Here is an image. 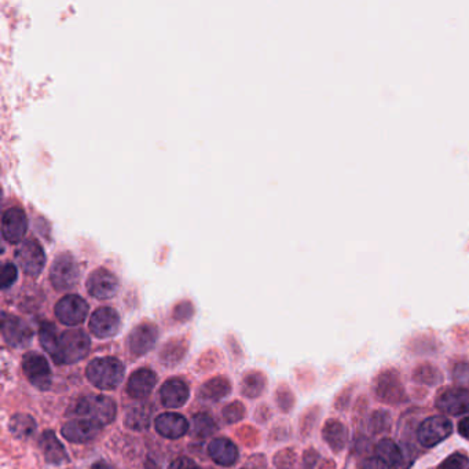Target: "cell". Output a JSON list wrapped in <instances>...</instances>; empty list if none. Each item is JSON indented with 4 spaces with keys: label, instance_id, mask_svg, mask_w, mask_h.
Instances as JSON below:
<instances>
[{
    "label": "cell",
    "instance_id": "3957f363",
    "mask_svg": "<svg viewBox=\"0 0 469 469\" xmlns=\"http://www.w3.org/2000/svg\"><path fill=\"white\" fill-rule=\"evenodd\" d=\"M90 337L81 329H70L59 335L58 365H70L81 361L90 351Z\"/></svg>",
    "mask_w": 469,
    "mask_h": 469
},
{
    "label": "cell",
    "instance_id": "2e32d148",
    "mask_svg": "<svg viewBox=\"0 0 469 469\" xmlns=\"http://www.w3.org/2000/svg\"><path fill=\"white\" fill-rule=\"evenodd\" d=\"M156 383H157L156 373L152 372L150 369L140 368L131 375L127 383V393L134 399H143L152 394Z\"/></svg>",
    "mask_w": 469,
    "mask_h": 469
},
{
    "label": "cell",
    "instance_id": "9c48e42d",
    "mask_svg": "<svg viewBox=\"0 0 469 469\" xmlns=\"http://www.w3.org/2000/svg\"><path fill=\"white\" fill-rule=\"evenodd\" d=\"M453 432V426L446 417H430L419 428V441L426 448H434L449 438Z\"/></svg>",
    "mask_w": 469,
    "mask_h": 469
},
{
    "label": "cell",
    "instance_id": "8fae6325",
    "mask_svg": "<svg viewBox=\"0 0 469 469\" xmlns=\"http://www.w3.org/2000/svg\"><path fill=\"white\" fill-rule=\"evenodd\" d=\"M28 231V218L23 209L12 207L4 211L1 218V236L10 244H18Z\"/></svg>",
    "mask_w": 469,
    "mask_h": 469
},
{
    "label": "cell",
    "instance_id": "8d00e7d4",
    "mask_svg": "<svg viewBox=\"0 0 469 469\" xmlns=\"http://www.w3.org/2000/svg\"><path fill=\"white\" fill-rule=\"evenodd\" d=\"M469 469V468H468Z\"/></svg>",
    "mask_w": 469,
    "mask_h": 469
},
{
    "label": "cell",
    "instance_id": "1f68e13d",
    "mask_svg": "<svg viewBox=\"0 0 469 469\" xmlns=\"http://www.w3.org/2000/svg\"><path fill=\"white\" fill-rule=\"evenodd\" d=\"M168 469H202L198 467L193 460L187 459V457H180L178 460H175Z\"/></svg>",
    "mask_w": 469,
    "mask_h": 469
},
{
    "label": "cell",
    "instance_id": "4dcf8cb0",
    "mask_svg": "<svg viewBox=\"0 0 469 469\" xmlns=\"http://www.w3.org/2000/svg\"><path fill=\"white\" fill-rule=\"evenodd\" d=\"M263 379H259V375H255V382H252V376L244 380V394L248 397H258L262 393L263 386H256V383H262Z\"/></svg>",
    "mask_w": 469,
    "mask_h": 469
},
{
    "label": "cell",
    "instance_id": "d4e9b609",
    "mask_svg": "<svg viewBox=\"0 0 469 469\" xmlns=\"http://www.w3.org/2000/svg\"><path fill=\"white\" fill-rule=\"evenodd\" d=\"M324 439L336 452H340L348 439V432L340 421H328L324 428Z\"/></svg>",
    "mask_w": 469,
    "mask_h": 469
},
{
    "label": "cell",
    "instance_id": "ffe728a7",
    "mask_svg": "<svg viewBox=\"0 0 469 469\" xmlns=\"http://www.w3.org/2000/svg\"><path fill=\"white\" fill-rule=\"evenodd\" d=\"M39 446H40V450H41L47 463L54 464V466H59V464L67 461V453L52 431H44L41 434L40 441H39Z\"/></svg>",
    "mask_w": 469,
    "mask_h": 469
},
{
    "label": "cell",
    "instance_id": "277c9868",
    "mask_svg": "<svg viewBox=\"0 0 469 469\" xmlns=\"http://www.w3.org/2000/svg\"><path fill=\"white\" fill-rule=\"evenodd\" d=\"M80 280V267L70 253H61L55 258L50 267V282L59 291H69L76 286Z\"/></svg>",
    "mask_w": 469,
    "mask_h": 469
},
{
    "label": "cell",
    "instance_id": "d6986e66",
    "mask_svg": "<svg viewBox=\"0 0 469 469\" xmlns=\"http://www.w3.org/2000/svg\"><path fill=\"white\" fill-rule=\"evenodd\" d=\"M208 455L220 467H231L238 460L237 446L226 438L213 439L208 446Z\"/></svg>",
    "mask_w": 469,
    "mask_h": 469
},
{
    "label": "cell",
    "instance_id": "6da1fadb",
    "mask_svg": "<svg viewBox=\"0 0 469 469\" xmlns=\"http://www.w3.org/2000/svg\"><path fill=\"white\" fill-rule=\"evenodd\" d=\"M85 376L99 390H114L124 379V365L116 358H96L88 364Z\"/></svg>",
    "mask_w": 469,
    "mask_h": 469
},
{
    "label": "cell",
    "instance_id": "836d02e7",
    "mask_svg": "<svg viewBox=\"0 0 469 469\" xmlns=\"http://www.w3.org/2000/svg\"><path fill=\"white\" fill-rule=\"evenodd\" d=\"M459 432H460V435H461L463 438H466V439H468L469 441V417H466V419H463V420L460 421V424H459Z\"/></svg>",
    "mask_w": 469,
    "mask_h": 469
},
{
    "label": "cell",
    "instance_id": "83f0119b",
    "mask_svg": "<svg viewBox=\"0 0 469 469\" xmlns=\"http://www.w3.org/2000/svg\"><path fill=\"white\" fill-rule=\"evenodd\" d=\"M18 278V270L15 267V264L12 263H4L3 264V269H1V282H0V286L3 291L11 288L15 281Z\"/></svg>",
    "mask_w": 469,
    "mask_h": 469
},
{
    "label": "cell",
    "instance_id": "4316f807",
    "mask_svg": "<svg viewBox=\"0 0 469 469\" xmlns=\"http://www.w3.org/2000/svg\"><path fill=\"white\" fill-rule=\"evenodd\" d=\"M190 431L196 438H207L216 431V424L209 415L198 413L191 420Z\"/></svg>",
    "mask_w": 469,
    "mask_h": 469
},
{
    "label": "cell",
    "instance_id": "484cf974",
    "mask_svg": "<svg viewBox=\"0 0 469 469\" xmlns=\"http://www.w3.org/2000/svg\"><path fill=\"white\" fill-rule=\"evenodd\" d=\"M231 391V387H230V383L226 380V379H212L209 380L208 383H205L201 388V398L202 399H207V401H220L223 398H226Z\"/></svg>",
    "mask_w": 469,
    "mask_h": 469
},
{
    "label": "cell",
    "instance_id": "4fadbf2b",
    "mask_svg": "<svg viewBox=\"0 0 469 469\" xmlns=\"http://www.w3.org/2000/svg\"><path fill=\"white\" fill-rule=\"evenodd\" d=\"M158 329L150 322L136 325L128 336V347L134 355L147 354L156 344Z\"/></svg>",
    "mask_w": 469,
    "mask_h": 469
},
{
    "label": "cell",
    "instance_id": "f1b7e54d",
    "mask_svg": "<svg viewBox=\"0 0 469 469\" xmlns=\"http://www.w3.org/2000/svg\"><path fill=\"white\" fill-rule=\"evenodd\" d=\"M244 412H245L244 406H242L240 402H234V404H231V405H229V406L225 408L223 416H225V419H226L227 423H231V424H233V423L240 421V420L244 417Z\"/></svg>",
    "mask_w": 469,
    "mask_h": 469
},
{
    "label": "cell",
    "instance_id": "5b68a950",
    "mask_svg": "<svg viewBox=\"0 0 469 469\" xmlns=\"http://www.w3.org/2000/svg\"><path fill=\"white\" fill-rule=\"evenodd\" d=\"M15 260L25 274L37 277L44 269L45 253L36 240L29 238L22 241L17 248Z\"/></svg>",
    "mask_w": 469,
    "mask_h": 469
},
{
    "label": "cell",
    "instance_id": "603a6c76",
    "mask_svg": "<svg viewBox=\"0 0 469 469\" xmlns=\"http://www.w3.org/2000/svg\"><path fill=\"white\" fill-rule=\"evenodd\" d=\"M8 430H10L11 435L14 438L26 441V439H29V438H32L34 435V432H36V421L29 415L18 413V415H14L10 419Z\"/></svg>",
    "mask_w": 469,
    "mask_h": 469
},
{
    "label": "cell",
    "instance_id": "ba28073f",
    "mask_svg": "<svg viewBox=\"0 0 469 469\" xmlns=\"http://www.w3.org/2000/svg\"><path fill=\"white\" fill-rule=\"evenodd\" d=\"M1 335L4 342L14 348L29 346L33 336L30 326L25 321L7 313L1 314Z\"/></svg>",
    "mask_w": 469,
    "mask_h": 469
},
{
    "label": "cell",
    "instance_id": "e0dca14e",
    "mask_svg": "<svg viewBox=\"0 0 469 469\" xmlns=\"http://www.w3.org/2000/svg\"><path fill=\"white\" fill-rule=\"evenodd\" d=\"M156 431L168 439L182 438L189 431L187 420L178 413H163L154 420Z\"/></svg>",
    "mask_w": 469,
    "mask_h": 469
},
{
    "label": "cell",
    "instance_id": "f546056e",
    "mask_svg": "<svg viewBox=\"0 0 469 469\" xmlns=\"http://www.w3.org/2000/svg\"><path fill=\"white\" fill-rule=\"evenodd\" d=\"M468 466V457L461 453L452 455L448 460H445L438 469H466Z\"/></svg>",
    "mask_w": 469,
    "mask_h": 469
},
{
    "label": "cell",
    "instance_id": "9a60e30c",
    "mask_svg": "<svg viewBox=\"0 0 469 469\" xmlns=\"http://www.w3.org/2000/svg\"><path fill=\"white\" fill-rule=\"evenodd\" d=\"M101 431V426L94 421L81 419V420H72L62 427V435L66 441L72 444H85L96 438Z\"/></svg>",
    "mask_w": 469,
    "mask_h": 469
},
{
    "label": "cell",
    "instance_id": "52a82bcc",
    "mask_svg": "<svg viewBox=\"0 0 469 469\" xmlns=\"http://www.w3.org/2000/svg\"><path fill=\"white\" fill-rule=\"evenodd\" d=\"M88 315L87 302L77 295H66L55 304V317L67 326H76L84 322Z\"/></svg>",
    "mask_w": 469,
    "mask_h": 469
},
{
    "label": "cell",
    "instance_id": "7c38bea8",
    "mask_svg": "<svg viewBox=\"0 0 469 469\" xmlns=\"http://www.w3.org/2000/svg\"><path fill=\"white\" fill-rule=\"evenodd\" d=\"M88 326L91 333L99 339L113 337L120 331L118 313L112 307H101L91 315Z\"/></svg>",
    "mask_w": 469,
    "mask_h": 469
},
{
    "label": "cell",
    "instance_id": "5bb4252c",
    "mask_svg": "<svg viewBox=\"0 0 469 469\" xmlns=\"http://www.w3.org/2000/svg\"><path fill=\"white\" fill-rule=\"evenodd\" d=\"M437 406L441 412L452 416L469 413V390L453 388L439 395Z\"/></svg>",
    "mask_w": 469,
    "mask_h": 469
},
{
    "label": "cell",
    "instance_id": "30bf717a",
    "mask_svg": "<svg viewBox=\"0 0 469 469\" xmlns=\"http://www.w3.org/2000/svg\"><path fill=\"white\" fill-rule=\"evenodd\" d=\"M85 286L92 298L98 300H107L118 292L120 284L117 277L109 270L96 269L90 274Z\"/></svg>",
    "mask_w": 469,
    "mask_h": 469
},
{
    "label": "cell",
    "instance_id": "8992f818",
    "mask_svg": "<svg viewBox=\"0 0 469 469\" xmlns=\"http://www.w3.org/2000/svg\"><path fill=\"white\" fill-rule=\"evenodd\" d=\"M22 371L29 383L40 391L51 387L52 373L47 359L37 353H28L22 359Z\"/></svg>",
    "mask_w": 469,
    "mask_h": 469
},
{
    "label": "cell",
    "instance_id": "d590c367",
    "mask_svg": "<svg viewBox=\"0 0 469 469\" xmlns=\"http://www.w3.org/2000/svg\"><path fill=\"white\" fill-rule=\"evenodd\" d=\"M244 469H249V468H244Z\"/></svg>",
    "mask_w": 469,
    "mask_h": 469
},
{
    "label": "cell",
    "instance_id": "d6a6232c",
    "mask_svg": "<svg viewBox=\"0 0 469 469\" xmlns=\"http://www.w3.org/2000/svg\"><path fill=\"white\" fill-rule=\"evenodd\" d=\"M361 469H391L383 460H380L379 457L377 459H369L366 461L362 463L361 466Z\"/></svg>",
    "mask_w": 469,
    "mask_h": 469
},
{
    "label": "cell",
    "instance_id": "44dd1931",
    "mask_svg": "<svg viewBox=\"0 0 469 469\" xmlns=\"http://www.w3.org/2000/svg\"><path fill=\"white\" fill-rule=\"evenodd\" d=\"M377 457L383 460L390 468L408 469L409 464H406V457L402 449L391 439H383L376 448Z\"/></svg>",
    "mask_w": 469,
    "mask_h": 469
},
{
    "label": "cell",
    "instance_id": "e575fe53",
    "mask_svg": "<svg viewBox=\"0 0 469 469\" xmlns=\"http://www.w3.org/2000/svg\"><path fill=\"white\" fill-rule=\"evenodd\" d=\"M91 469H113L107 463H105V461H98V463H95L94 466H92V468Z\"/></svg>",
    "mask_w": 469,
    "mask_h": 469
},
{
    "label": "cell",
    "instance_id": "7402d4cb",
    "mask_svg": "<svg viewBox=\"0 0 469 469\" xmlns=\"http://www.w3.org/2000/svg\"><path fill=\"white\" fill-rule=\"evenodd\" d=\"M152 420V408L146 404H139L131 406L127 413L124 423L129 430L143 431L147 430Z\"/></svg>",
    "mask_w": 469,
    "mask_h": 469
},
{
    "label": "cell",
    "instance_id": "7a4b0ae2",
    "mask_svg": "<svg viewBox=\"0 0 469 469\" xmlns=\"http://www.w3.org/2000/svg\"><path fill=\"white\" fill-rule=\"evenodd\" d=\"M116 404L105 395H85L77 399L73 415L94 421L98 426H107L116 419Z\"/></svg>",
    "mask_w": 469,
    "mask_h": 469
},
{
    "label": "cell",
    "instance_id": "cb8c5ba5",
    "mask_svg": "<svg viewBox=\"0 0 469 469\" xmlns=\"http://www.w3.org/2000/svg\"><path fill=\"white\" fill-rule=\"evenodd\" d=\"M39 340H40L41 347L45 350V353L52 358L54 362H56L59 336H58V331L55 325H52L48 321L43 322L39 328Z\"/></svg>",
    "mask_w": 469,
    "mask_h": 469
},
{
    "label": "cell",
    "instance_id": "ac0fdd59",
    "mask_svg": "<svg viewBox=\"0 0 469 469\" xmlns=\"http://www.w3.org/2000/svg\"><path fill=\"white\" fill-rule=\"evenodd\" d=\"M160 399L165 408H182L189 399V387L180 379H169L160 390Z\"/></svg>",
    "mask_w": 469,
    "mask_h": 469
}]
</instances>
